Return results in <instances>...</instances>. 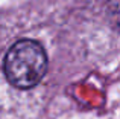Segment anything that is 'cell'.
<instances>
[{"mask_svg":"<svg viewBox=\"0 0 120 119\" xmlns=\"http://www.w3.org/2000/svg\"><path fill=\"white\" fill-rule=\"evenodd\" d=\"M3 69L12 86L32 89L43 79L47 70L46 52L40 43L34 40H20L8 51Z\"/></svg>","mask_w":120,"mask_h":119,"instance_id":"6da1fadb","label":"cell"},{"mask_svg":"<svg viewBox=\"0 0 120 119\" xmlns=\"http://www.w3.org/2000/svg\"><path fill=\"white\" fill-rule=\"evenodd\" d=\"M109 17H111V20L114 21V23L120 24V0H116V2H112L111 5H109Z\"/></svg>","mask_w":120,"mask_h":119,"instance_id":"7a4b0ae2","label":"cell"}]
</instances>
